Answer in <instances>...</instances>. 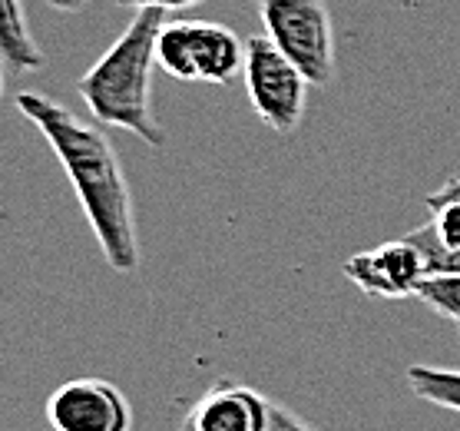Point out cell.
Wrapping results in <instances>:
<instances>
[{
	"mask_svg": "<svg viewBox=\"0 0 460 431\" xmlns=\"http://www.w3.org/2000/svg\"><path fill=\"white\" fill-rule=\"evenodd\" d=\"M457 332H460V322H457Z\"/></svg>",
	"mask_w": 460,
	"mask_h": 431,
	"instance_id": "17",
	"label": "cell"
},
{
	"mask_svg": "<svg viewBox=\"0 0 460 431\" xmlns=\"http://www.w3.org/2000/svg\"><path fill=\"white\" fill-rule=\"evenodd\" d=\"M156 64L182 84L229 86L245 67V43L216 21H169L156 37Z\"/></svg>",
	"mask_w": 460,
	"mask_h": 431,
	"instance_id": "3",
	"label": "cell"
},
{
	"mask_svg": "<svg viewBox=\"0 0 460 431\" xmlns=\"http://www.w3.org/2000/svg\"><path fill=\"white\" fill-rule=\"evenodd\" d=\"M159 31H163V11H137L123 37L76 84V94L84 96L100 127L137 133L153 149L166 147V133L149 106V76L156 67Z\"/></svg>",
	"mask_w": 460,
	"mask_h": 431,
	"instance_id": "2",
	"label": "cell"
},
{
	"mask_svg": "<svg viewBox=\"0 0 460 431\" xmlns=\"http://www.w3.org/2000/svg\"><path fill=\"white\" fill-rule=\"evenodd\" d=\"M272 405L275 401L255 389L219 382L196 399L179 431H265L272 418Z\"/></svg>",
	"mask_w": 460,
	"mask_h": 431,
	"instance_id": "8",
	"label": "cell"
},
{
	"mask_svg": "<svg viewBox=\"0 0 460 431\" xmlns=\"http://www.w3.org/2000/svg\"><path fill=\"white\" fill-rule=\"evenodd\" d=\"M408 385L418 399L440 405V409L460 411V368H434V365H411Z\"/></svg>",
	"mask_w": 460,
	"mask_h": 431,
	"instance_id": "10",
	"label": "cell"
},
{
	"mask_svg": "<svg viewBox=\"0 0 460 431\" xmlns=\"http://www.w3.org/2000/svg\"><path fill=\"white\" fill-rule=\"evenodd\" d=\"M4 4V17H0V53L13 70H40L47 64L43 50L27 31V13H23L21 0H0Z\"/></svg>",
	"mask_w": 460,
	"mask_h": 431,
	"instance_id": "9",
	"label": "cell"
},
{
	"mask_svg": "<svg viewBox=\"0 0 460 431\" xmlns=\"http://www.w3.org/2000/svg\"><path fill=\"white\" fill-rule=\"evenodd\" d=\"M47 4L60 13H76V11H84L86 7V0H47Z\"/></svg>",
	"mask_w": 460,
	"mask_h": 431,
	"instance_id": "16",
	"label": "cell"
},
{
	"mask_svg": "<svg viewBox=\"0 0 460 431\" xmlns=\"http://www.w3.org/2000/svg\"><path fill=\"white\" fill-rule=\"evenodd\" d=\"M17 110L40 130L43 139L63 163L66 176L74 183L76 200L93 226L96 242L103 249V259L116 273H133L139 265L133 196H129V183H126V173L110 137L100 127L84 123L63 103L33 94V90L17 94Z\"/></svg>",
	"mask_w": 460,
	"mask_h": 431,
	"instance_id": "1",
	"label": "cell"
},
{
	"mask_svg": "<svg viewBox=\"0 0 460 431\" xmlns=\"http://www.w3.org/2000/svg\"><path fill=\"white\" fill-rule=\"evenodd\" d=\"M418 299L428 302L434 312L460 322V273H440L428 275L418 289Z\"/></svg>",
	"mask_w": 460,
	"mask_h": 431,
	"instance_id": "11",
	"label": "cell"
},
{
	"mask_svg": "<svg viewBox=\"0 0 460 431\" xmlns=\"http://www.w3.org/2000/svg\"><path fill=\"white\" fill-rule=\"evenodd\" d=\"M259 17L265 37L308 76V84H332L335 31L324 0H259Z\"/></svg>",
	"mask_w": 460,
	"mask_h": 431,
	"instance_id": "4",
	"label": "cell"
},
{
	"mask_svg": "<svg viewBox=\"0 0 460 431\" xmlns=\"http://www.w3.org/2000/svg\"><path fill=\"white\" fill-rule=\"evenodd\" d=\"M265 431H318V428L308 425L302 415H295V411L282 409V405H272V418H269V428Z\"/></svg>",
	"mask_w": 460,
	"mask_h": 431,
	"instance_id": "14",
	"label": "cell"
},
{
	"mask_svg": "<svg viewBox=\"0 0 460 431\" xmlns=\"http://www.w3.org/2000/svg\"><path fill=\"white\" fill-rule=\"evenodd\" d=\"M47 421L53 431H129L133 409L113 382L86 375L50 391Z\"/></svg>",
	"mask_w": 460,
	"mask_h": 431,
	"instance_id": "6",
	"label": "cell"
},
{
	"mask_svg": "<svg viewBox=\"0 0 460 431\" xmlns=\"http://www.w3.org/2000/svg\"><path fill=\"white\" fill-rule=\"evenodd\" d=\"M245 90H249L252 110L272 133H295L305 116V94L308 76L275 47L265 33H255L245 40Z\"/></svg>",
	"mask_w": 460,
	"mask_h": 431,
	"instance_id": "5",
	"label": "cell"
},
{
	"mask_svg": "<svg viewBox=\"0 0 460 431\" xmlns=\"http://www.w3.org/2000/svg\"><path fill=\"white\" fill-rule=\"evenodd\" d=\"M434 232H438L440 246L447 249H460V202H440L434 206Z\"/></svg>",
	"mask_w": 460,
	"mask_h": 431,
	"instance_id": "12",
	"label": "cell"
},
{
	"mask_svg": "<svg viewBox=\"0 0 460 431\" xmlns=\"http://www.w3.org/2000/svg\"><path fill=\"white\" fill-rule=\"evenodd\" d=\"M345 275L371 299H408V295H418L430 269L418 242L404 236L351 256L345 263Z\"/></svg>",
	"mask_w": 460,
	"mask_h": 431,
	"instance_id": "7",
	"label": "cell"
},
{
	"mask_svg": "<svg viewBox=\"0 0 460 431\" xmlns=\"http://www.w3.org/2000/svg\"><path fill=\"white\" fill-rule=\"evenodd\" d=\"M119 7H133V11H189V7H199L206 0H116Z\"/></svg>",
	"mask_w": 460,
	"mask_h": 431,
	"instance_id": "13",
	"label": "cell"
},
{
	"mask_svg": "<svg viewBox=\"0 0 460 431\" xmlns=\"http://www.w3.org/2000/svg\"><path fill=\"white\" fill-rule=\"evenodd\" d=\"M440 202H460V176L447 179L440 190H434L430 196H424V206H428V210H434V206H440Z\"/></svg>",
	"mask_w": 460,
	"mask_h": 431,
	"instance_id": "15",
	"label": "cell"
}]
</instances>
